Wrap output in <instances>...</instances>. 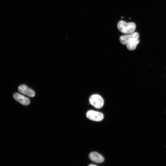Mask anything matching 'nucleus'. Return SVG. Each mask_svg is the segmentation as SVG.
<instances>
[{
  "mask_svg": "<svg viewBox=\"0 0 166 166\" xmlns=\"http://www.w3.org/2000/svg\"><path fill=\"white\" fill-rule=\"evenodd\" d=\"M89 166H96L97 165H95V164H89Z\"/></svg>",
  "mask_w": 166,
  "mask_h": 166,
  "instance_id": "nucleus-9",
  "label": "nucleus"
},
{
  "mask_svg": "<svg viewBox=\"0 0 166 166\" xmlns=\"http://www.w3.org/2000/svg\"><path fill=\"white\" fill-rule=\"evenodd\" d=\"M86 116L90 120L95 121H100L104 118V115L102 113L92 110L87 111Z\"/></svg>",
  "mask_w": 166,
  "mask_h": 166,
  "instance_id": "nucleus-4",
  "label": "nucleus"
},
{
  "mask_svg": "<svg viewBox=\"0 0 166 166\" xmlns=\"http://www.w3.org/2000/svg\"><path fill=\"white\" fill-rule=\"evenodd\" d=\"M90 159L93 161L97 163H102L104 162V157L96 152H92L89 155Z\"/></svg>",
  "mask_w": 166,
  "mask_h": 166,
  "instance_id": "nucleus-7",
  "label": "nucleus"
},
{
  "mask_svg": "<svg viewBox=\"0 0 166 166\" xmlns=\"http://www.w3.org/2000/svg\"><path fill=\"white\" fill-rule=\"evenodd\" d=\"M139 38V34L137 32L121 36L119 38L121 43L123 45H126L130 42L137 39Z\"/></svg>",
  "mask_w": 166,
  "mask_h": 166,
  "instance_id": "nucleus-3",
  "label": "nucleus"
},
{
  "mask_svg": "<svg viewBox=\"0 0 166 166\" xmlns=\"http://www.w3.org/2000/svg\"><path fill=\"white\" fill-rule=\"evenodd\" d=\"M121 18H123V17H121Z\"/></svg>",
  "mask_w": 166,
  "mask_h": 166,
  "instance_id": "nucleus-10",
  "label": "nucleus"
},
{
  "mask_svg": "<svg viewBox=\"0 0 166 166\" xmlns=\"http://www.w3.org/2000/svg\"><path fill=\"white\" fill-rule=\"evenodd\" d=\"M140 42L139 39L133 40L126 45V47L128 49L130 50H135L137 45Z\"/></svg>",
  "mask_w": 166,
  "mask_h": 166,
  "instance_id": "nucleus-8",
  "label": "nucleus"
},
{
  "mask_svg": "<svg viewBox=\"0 0 166 166\" xmlns=\"http://www.w3.org/2000/svg\"><path fill=\"white\" fill-rule=\"evenodd\" d=\"M89 101L92 105L97 109L102 108L104 104L103 98L101 96L97 94L91 95L89 98Z\"/></svg>",
  "mask_w": 166,
  "mask_h": 166,
  "instance_id": "nucleus-2",
  "label": "nucleus"
},
{
  "mask_svg": "<svg viewBox=\"0 0 166 166\" xmlns=\"http://www.w3.org/2000/svg\"><path fill=\"white\" fill-rule=\"evenodd\" d=\"M14 98L21 104L24 105H27L30 103L29 98L19 93H16L13 95Z\"/></svg>",
  "mask_w": 166,
  "mask_h": 166,
  "instance_id": "nucleus-6",
  "label": "nucleus"
},
{
  "mask_svg": "<svg viewBox=\"0 0 166 166\" xmlns=\"http://www.w3.org/2000/svg\"><path fill=\"white\" fill-rule=\"evenodd\" d=\"M18 91L22 94L30 97H33L35 95L34 91L25 85H19L18 88Z\"/></svg>",
  "mask_w": 166,
  "mask_h": 166,
  "instance_id": "nucleus-5",
  "label": "nucleus"
},
{
  "mask_svg": "<svg viewBox=\"0 0 166 166\" xmlns=\"http://www.w3.org/2000/svg\"><path fill=\"white\" fill-rule=\"evenodd\" d=\"M117 27L120 32L123 34H128L134 32L136 26L134 22L128 23L124 21L121 20L118 23Z\"/></svg>",
  "mask_w": 166,
  "mask_h": 166,
  "instance_id": "nucleus-1",
  "label": "nucleus"
}]
</instances>
